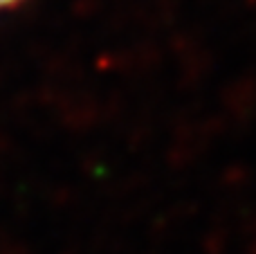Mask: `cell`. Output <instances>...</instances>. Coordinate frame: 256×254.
<instances>
[{
	"mask_svg": "<svg viewBox=\"0 0 256 254\" xmlns=\"http://www.w3.org/2000/svg\"><path fill=\"white\" fill-rule=\"evenodd\" d=\"M16 0H0V7H7V4H14Z\"/></svg>",
	"mask_w": 256,
	"mask_h": 254,
	"instance_id": "cell-1",
	"label": "cell"
}]
</instances>
